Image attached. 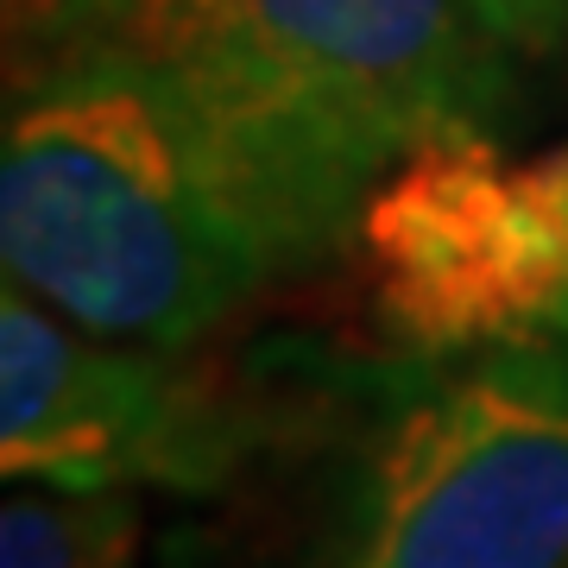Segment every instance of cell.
<instances>
[{"instance_id": "1", "label": "cell", "mask_w": 568, "mask_h": 568, "mask_svg": "<svg viewBox=\"0 0 568 568\" xmlns=\"http://www.w3.org/2000/svg\"><path fill=\"white\" fill-rule=\"evenodd\" d=\"M361 203V178L140 58L13 51L0 260L95 335L203 347L342 265Z\"/></svg>"}, {"instance_id": "2", "label": "cell", "mask_w": 568, "mask_h": 568, "mask_svg": "<svg viewBox=\"0 0 568 568\" xmlns=\"http://www.w3.org/2000/svg\"><path fill=\"white\" fill-rule=\"evenodd\" d=\"M7 44L140 58L373 190L429 140L525 121L568 0H51Z\"/></svg>"}, {"instance_id": "3", "label": "cell", "mask_w": 568, "mask_h": 568, "mask_svg": "<svg viewBox=\"0 0 568 568\" xmlns=\"http://www.w3.org/2000/svg\"><path fill=\"white\" fill-rule=\"evenodd\" d=\"M297 568H568L562 335L379 366Z\"/></svg>"}, {"instance_id": "4", "label": "cell", "mask_w": 568, "mask_h": 568, "mask_svg": "<svg viewBox=\"0 0 568 568\" xmlns=\"http://www.w3.org/2000/svg\"><path fill=\"white\" fill-rule=\"evenodd\" d=\"M361 304L392 354L448 361L568 323V145L448 133L392 164L354 222Z\"/></svg>"}, {"instance_id": "5", "label": "cell", "mask_w": 568, "mask_h": 568, "mask_svg": "<svg viewBox=\"0 0 568 568\" xmlns=\"http://www.w3.org/2000/svg\"><path fill=\"white\" fill-rule=\"evenodd\" d=\"M272 443V410L196 347L114 342L7 278L0 467L39 487L222 493Z\"/></svg>"}, {"instance_id": "6", "label": "cell", "mask_w": 568, "mask_h": 568, "mask_svg": "<svg viewBox=\"0 0 568 568\" xmlns=\"http://www.w3.org/2000/svg\"><path fill=\"white\" fill-rule=\"evenodd\" d=\"M140 493L20 480L0 506V568H133Z\"/></svg>"}, {"instance_id": "7", "label": "cell", "mask_w": 568, "mask_h": 568, "mask_svg": "<svg viewBox=\"0 0 568 568\" xmlns=\"http://www.w3.org/2000/svg\"><path fill=\"white\" fill-rule=\"evenodd\" d=\"M44 7H51V0H7V32H26Z\"/></svg>"}, {"instance_id": "8", "label": "cell", "mask_w": 568, "mask_h": 568, "mask_svg": "<svg viewBox=\"0 0 568 568\" xmlns=\"http://www.w3.org/2000/svg\"><path fill=\"white\" fill-rule=\"evenodd\" d=\"M562 342H568V323H562Z\"/></svg>"}]
</instances>
